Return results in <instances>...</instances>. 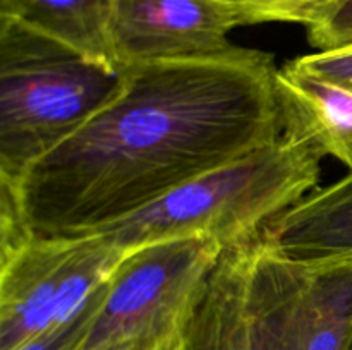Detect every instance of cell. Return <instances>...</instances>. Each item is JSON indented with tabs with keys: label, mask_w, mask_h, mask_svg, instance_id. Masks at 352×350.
Instances as JSON below:
<instances>
[{
	"label": "cell",
	"mask_w": 352,
	"mask_h": 350,
	"mask_svg": "<svg viewBox=\"0 0 352 350\" xmlns=\"http://www.w3.org/2000/svg\"><path fill=\"white\" fill-rule=\"evenodd\" d=\"M110 5L112 0H0V16L119 67L110 43Z\"/></svg>",
	"instance_id": "8fae6325"
},
{
	"label": "cell",
	"mask_w": 352,
	"mask_h": 350,
	"mask_svg": "<svg viewBox=\"0 0 352 350\" xmlns=\"http://www.w3.org/2000/svg\"><path fill=\"white\" fill-rule=\"evenodd\" d=\"M294 62L302 71L337 82L352 91V48L332 51H315L311 55L298 57Z\"/></svg>",
	"instance_id": "5bb4252c"
},
{
	"label": "cell",
	"mask_w": 352,
	"mask_h": 350,
	"mask_svg": "<svg viewBox=\"0 0 352 350\" xmlns=\"http://www.w3.org/2000/svg\"><path fill=\"white\" fill-rule=\"evenodd\" d=\"M126 254L103 233L28 235L0 247V350L71 321Z\"/></svg>",
	"instance_id": "5b68a950"
},
{
	"label": "cell",
	"mask_w": 352,
	"mask_h": 350,
	"mask_svg": "<svg viewBox=\"0 0 352 350\" xmlns=\"http://www.w3.org/2000/svg\"><path fill=\"white\" fill-rule=\"evenodd\" d=\"M253 10L260 23L308 24L336 0H232Z\"/></svg>",
	"instance_id": "4fadbf2b"
},
{
	"label": "cell",
	"mask_w": 352,
	"mask_h": 350,
	"mask_svg": "<svg viewBox=\"0 0 352 350\" xmlns=\"http://www.w3.org/2000/svg\"><path fill=\"white\" fill-rule=\"evenodd\" d=\"M223 247L179 237L126 254L64 350H170Z\"/></svg>",
	"instance_id": "277c9868"
},
{
	"label": "cell",
	"mask_w": 352,
	"mask_h": 350,
	"mask_svg": "<svg viewBox=\"0 0 352 350\" xmlns=\"http://www.w3.org/2000/svg\"><path fill=\"white\" fill-rule=\"evenodd\" d=\"M98 290H96L95 294L89 297V301L86 302L85 307H82L81 311H79L78 314L71 319V321L64 323L62 326H55V328L48 329V331H45V333H40V335L34 336V338L21 343V345L16 347L14 350H64L65 347L72 342V338L78 335L82 321H85V318L88 316L89 309H91L93 302H95V297H96V294H98Z\"/></svg>",
	"instance_id": "9a60e30c"
},
{
	"label": "cell",
	"mask_w": 352,
	"mask_h": 350,
	"mask_svg": "<svg viewBox=\"0 0 352 350\" xmlns=\"http://www.w3.org/2000/svg\"><path fill=\"white\" fill-rule=\"evenodd\" d=\"M260 239L289 259L352 257V172L299 199L261 230Z\"/></svg>",
	"instance_id": "30bf717a"
},
{
	"label": "cell",
	"mask_w": 352,
	"mask_h": 350,
	"mask_svg": "<svg viewBox=\"0 0 352 350\" xmlns=\"http://www.w3.org/2000/svg\"><path fill=\"white\" fill-rule=\"evenodd\" d=\"M308 41L318 51L352 48V0H336L308 24Z\"/></svg>",
	"instance_id": "7c38bea8"
},
{
	"label": "cell",
	"mask_w": 352,
	"mask_h": 350,
	"mask_svg": "<svg viewBox=\"0 0 352 350\" xmlns=\"http://www.w3.org/2000/svg\"><path fill=\"white\" fill-rule=\"evenodd\" d=\"M284 134L305 139L322 156L352 172V91L287 62L275 78Z\"/></svg>",
	"instance_id": "9c48e42d"
},
{
	"label": "cell",
	"mask_w": 352,
	"mask_h": 350,
	"mask_svg": "<svg viewBox=\"0 0 352 350\" xmlns=\"http://www.w3.org/2000/svg\"><path fill=\"white\" fill-rule=\"evenodd\" d=\"M322 158L305 139L282 134L95 233L124 253L179 237H208L223 249L241 246L315 191Z\"/></svg>",
	"instance_id": "7a4b0ae2"
},
{
	"label": "cell",
	"mask_w": 352,
	"mask_h": 350,
	"mask_svg": "<svg viewBox=\"0 0 352 350\" xmlns=\"http://www.w3.org/2000/svg\"><path fill=\"white\" fill-rule=\"evenodd\" d=\"M260 24L232 0H112L110 43L119 67L236 54V27Z\"/></svg>",
	"instance_id": "52a82bcc"
},
{
	"label": "cell",
	"mask_w": 352,
	"mask_h": 350,
	"mask_svg": "<svg viewBox=\"0 0 352 350\" xmlns=\"http://www.w3.org/2000/svg\"><path fill=\"white\" fill-rule=\"evenodd\" d=\"M124 79V69L0 16V185H16L116 98Z\"/></svg>",
	"instance_id": "3957f363"
},
{
	"label": "cell",
	"mask_w": 352,
	"mask_h": 350,
	"mask_svg": "<svg viewBox=\"0 0 352 350\" xmlns=\"http://www.w3.org/2000/svg\"><path fill=\"white\" fill-rule=\"evenodd\" d=\"M251 297L270 350H351L352 257L289 259L258 237Z\"/></svg>",
	"instance_id": "8992f818"
},
{
	"label": "cell",
	"mask_w": 352,
	"mask_h": 350,
	"mask_svg": "<svg viewBox=\"0 0 352 350\" xmlns=\"http://www.w3.org/2000/svg\"><path fill=\"white\" fill-rule=\"evenodd\" d=\"M351 350H352V347H351Z\"/></svg>",
	"instance_id": "2e32d148"
},
{
	"label": "cell",
	"mask_w": 352,
	"mask_h": 350,
	"mask_svg": "<svg viewBox=\"0 0 352 350\" xmlns=\"http://www.w3.org/2000/svg\"><path fill=\"white\" fill-rule=\"evenodd\" d=\"M256 239L223 249L172 350H270L251 297Z\"/></svg>",
	"instance_id": "ba28073f"
},
{
	"label": "cell",
	"mask_w": 352,
	"mask_h": 350,
	"mask_svg": "<svg viewBox=\"0 0 352 350\" xmlns=\"http://www.w3.org/2000/svg\"><path fill=\"white\" fill-rule=\"evenodd\" d=\"M124 71L116 98L16 185H0L2 232L91 235L284 134L278 67L265 51Z\"/></svg>",
	"instance_id": "6da1fadb"
}]
</instances>
